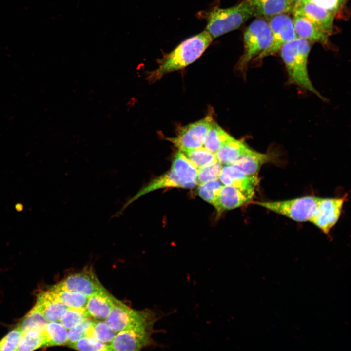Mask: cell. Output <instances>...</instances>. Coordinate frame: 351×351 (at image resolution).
Listing matches in <instances>:
<instances>
[{"label":"cell","mask_w":351,"mask_h":351,"mask_svg":"<svg viewBox=\"0 0 351 351\" xmlns=\"http://www.w3.org/2000/svg\"><path fill=\"white\" fill-rule=\"evenodd\" d=\"M93 320L88 319L69 329L67 332V344L86 337V332L87 328L92 324Z\"/></svg>","instance_id":"obj_35"},{"label":"cell","mask_w":351,"mask_h":351,"mask_svg":"<svg viewBox=\"0 0 351 351\" xmlns=\"http://www.w3.org/2000/svg\"><path fill=\"white\" fill-rule=\"evenodd\" d=\"M251 148L241 140L231 137L216 152V159L222 165H233Z\"/></svg>","instance_id":"obj_21"},{"label":"cell","mask_w":351,"mask_h":351,"mask_svg":"<svg viewBox=\"0 0 351 351\" xmlns=\"http://www.w3.org/2000/svg\"><path fill=\"white\" fill-rule=\"evenodd\" d=\"M44 347L62 345L67 343L66 329L58 322H48L43 330Z\"/></svg>","instance_id":"obj_23"},{"label":"cell","mask_w":351,"mask_h":351,"mask_svg":"<svg viewBox=\"0 0 351 351\" xmlns=\"http://www.w3.org/2000/svg\"><path fill=\"white\" fill-rule=\"evenodd\" d=\"M343 198H319L314 212L310 222L328 234L340 216Z\"/></svg>","instance_id":"obj_11"},{"label":"cell","mask_w":351,"mask_h":351,"mask_svg":"<svg viewBox=\"0 0 351 351\" xmlns=\"http://www.w3.org/2000/svg\"><path fill=\"white\" fill-rule=\"evenodd\" d=\"M253 9L254 16L269 19L275 15L292 12L293 6L289 0H247Z\"/></svg>","instance_id":"obj_19"},{"label":"cell","mask_w":351,"mask_h":351,"mask_svg":"<svg viewBox=\"0 0 351 351\" xmlns=\"http://www.w3.org/2000/svg\"><path fill=\"white\" fill-rule=\"evenodd\" d=\"M257 176L248 175L232 165H224L221 169L218 179L225 185L255 190L259 182Z\"/></svg>","instance_id":"obj_17"},{"label":"cell","mask_w":351,"mask_h":351,"mask_svg":"<svg viewBox=\"0 0 351 351\" xmlns=\"http://www.w3.org/2000/svg\"><path fill=\"white\" fill-rule=\"evenodd\" d=\"M268 23L272 34V44L266 51L254 60H261L266 57L275 54L283 45L297 38L292 20L285 13L271 17Z\"/></svg>","instance_id":"obj_9"},{"label":"cell","mask_w":351,"mask_h":351,"mask_svg":"<svg viewBox=\"0 0 351 351\" xmlns=\"http://www.w3.org/2000/svg\"><path fill=\"white\" fill-rule=\"evenodd\" d=\"M22 332L18 326L0 341V351H16Z\"/></svg>","instance_id":"obj_34"},{"label":"cell","mask_w":351,"mask_h":351,"mask_svg":"<svg viewBox=\"0 0 351 351\" xmlns=\"http://www.w3.org/2000/svg\"><path fill=\"white\" fill-rule=\"evenodd\" d=\"M48 322H59L69 307L55 299L49 291L39 294L34 306Z\"/></svg>","instance_id":"obj_18"},{"label":"cell","mask_w":351,"mask_h":351,"mask_svg":"<svg viewBox=\"0 0 351 351\" xmlns=\"http://www.w3.org/2000/svg\"><path fill=\"white\" fill-rule=\"evenodd\" d=\"M213 120L210 113L198 121L182 126L175 136L167 139L181 152L202 147Z\"/></svg>","instance_id":"obj_8"},{"label":"cell","mask_w":351,"mask_h":351,"mask_svg":"<svg viewBox=\"0 0 351 351\" xmlns=\"http://www.w3.org/2000/svg\"><path fill=\"white\" fill-rule=\"evenodd\" d=\"M231 137L213 120L207 133L203 146L215 154L220 147Z\"/></svg>","instance_id":"obj_25"},{"label":"cell","mask_w":351,"mask_h":351,"mask_svg":"<svg viewBox=\"0 0 351 351\" xmlns=\"http://www.w3.org/2000/svg\"><path fill=\"white\" fill-rule=\"evenodd\" d=\"M158 319L157 314L152 310H136L116 299L114 307L104 321L117 333L139 324Z\"/></svg>","instance_id":"obj_6"},{"label":"cell","mask_w":351,"mask_h":351,"mask_svg":"<svg viewBox=\"0 0 351 351\" xmlns=\"http://www.w3.org/2000/svg\"><path fill=\"white\" fill-rule=\"evenodd\" d=\"M90 316L85 308H68L61 317L59 322L66 329H70Z\"/></svg>","instance_id":"obj_30"},{"label":"cell","mask_w":351,"mask_h":351,"mask_svg":"<svg viewBox=\"0 0 351 351\" xmlns=\"http://www.w3.org/2000/svg\"><path fill=\"white\" fill-rule=\"evenodd\" d=\"M292 21L297 38L330 47L329 35L320 29L308 19L301 15H294Z\"/></svg>","instance_id":"obj_15"},{"label":"cell","mask_w":351,"mask_h":351,"mask_svg":"<svg viewBox=\"0 0 351 351\" xmlns=\"http://www.w3.org/2000/svg\"><path fill=\"white\" fill-rule=\"evenodd\" d=\"M213 40L205 30L184 40L159 60L158 67L147 74V80L153 83L166 74L192 64L202 55Z\"/></svg>","instance_id":"obj_1"},{"label":"cell","mask_w":351,"mask_h":351,"mask_svg":"<svg viewBox=\"0 0 351 351\" xmlns=\"http://www.w3.org/2000/svg\"><path fill=\"white\" fill-rule=\"evenodd\" d=\"M289 0L290 2V3L292 4V5L293 7L296 4H297L299 1H301V0Z\"/></svg>","instance_id":"obj_37"},{"label":"cell","mask_w":351,"mask_h":351,"mask_svg":"<svg viewBox=\"0 0 351 351\" xmlns=\"http://www.w3.org/2000/svg\"><path fill=\"white\" fill-rule=\"evenodd\" d=\"M273 157V153H262L250 149L232 165L248 175H257L261 166Z\"/></svg>","instance_id":"obj_20"},{"label":"cell","mask_w":351,"mask_h":351,"mask_svg":"<svg viewBox=\"0 0 351 351\" xmlns=\"http://www.w3.org/2000/svg\"><path fill=\"white\" fill-rule=\"evenodd\" d=\"M53 286L62 290L78 292L88 297L105 290L90 267L69 274Z\"/></svg>","instance_id":"obj_10"},{"label":"cell","mask_w":351,"mask_h":351,"mask_svg":"<svg viewBox=\"0 0 351 351\" xmlns=\"http://www.w3.org/2000/svg\"><path fill=\"white\" fill-rule=\"evenodd\" d=\"M68 345L70 348L78 351H111L109 345L87 336L83 337Z\"/></svg>","instance_id":"obj_33"},{"label":"cell","mask_w":351,"mask_h":351,"mask_svg":"<svg viewBox=\"0 0 351 351\" xmlns=\"http://www.w3.org/2000/svg\"><path fill=\"white\" fill-rule=\"evenodd\" d=\"M254 192V189L223 185L214 206L220 214L224 211L239 207L249 202L253 198Z\"/></svg>","instance_id":"obj_13"},{"label":"cell","mask_w":351,"mask_h":351,"mask_svg":"<svg viewBox=\"0 0 351 351\" xmlns=\"http://www.w3.org/2000/svg\"><path fill=\"white\" fill-rule=\"evenodd\" d=\"M171 169L182 182L195 187L198 169L181 151L174 156Z\"/></svg>","instance_id":"obj_22"},{"label":"cell","mask_w":351,"mask_h":351,"mask_svg":"<svg viewBox=\"0 0 351 351\" xmlns=\"http://www.w3.org/2000/svg\"><path fill=\"white\" fill-rule=\"evenodd\" d=\"M117 333L105 321H94L87 328L86 336L93 338L109 345Z\"/></svg>","instance_id":"obj_26"},{"label":"cell","mask_w":351,"mask_h":351,"mask_svg":"<svg viewBox=\"0 0 351 351\" xmlns=\"http://www.w3.org/2000/svg\"><path fill=\"white\" fill-rule=\"evenodd\" d=\"M292 12L307 18L329 35L333 32L335 14L313 2L301 0L294 6Z\"/></svg>","instance_id":"obj_12"},{"label":"cell","mask_w":351,"mask_h":351,"mask_svg":"<svg viewBox=\"0 0 351 351\" xmlns=\"http://www.w3.org/2000/svg\"><path fill=\"white\" fill-rule=\"evenodd\" d=\"M43 330H31L22 332L16 351H32L44 347Z\"/></svg>","instance_id":"obj_27"},{"label":"cell","mask_w":351,"mask_h":351,"mask_svg":"<svg viewBox=\"0 0 351 351\" xmlns=\"http://www.w3.org/2000/svg\"><path fill=\"white\" fill-rule=\"evenodd\" d=\"M167 187L192 188L195 187L181 181L171 169L142 187L133 197L125 203L117 214H120L131 204L146 194L159 189Z\"/></svg>","instance_id":"obj_14"},{"label":"cell","mask_w":351,"mask_h":351,"mask_svg":"<svg viewBox=\"0 0 351 351\" xmlns=\"http://www.w3.org/2000/svg\"><path fill=\"white\" fill-rule=\"evenodd\" d=\"M48 322L34 307L18 325L22 332L31 330H43Z\"/></svg>","instance_id":"obj_29"},{"label":"cell","mask_w":351,"mask_h":351,"mask_svg":"<svg viewBox=\"0 0 351 351\" xmlns=\"http://www.w3.org/2000/svg\"><path fill=\"white\" fill-rule=\"evenodd\" d=\"M156 320H150L117 333L109 344L111 351H139L153 344V326Z\"/></svg>","instance_id":"obj_7"},{"label":"cell","mask_w":351,"mask_h":351,"mask_svg":"<svg viewBox=\"0 0 351 351\" xmlns=\"http://www.w3.org/2000/svg\"><path fill=\"white\" fill-rule=\"evenodd\" d=\"M222 167V165L217 161L198 169L196 178L197 184L218 179Z\"/></svg>","instance_id":"obj_32"},{"label":"cell","mask_w":351,"mask_h":351,"mask_svg":"<svg viewBox=\"0 0 351 351\" xmlns=\"http://www.w3.org/2000/svg\"><path fill=\"white\" fill-rule=\"evenodd\" d=\"M309 1L335 14L343 8L345 0H301Z\"/></svg>","instance_id":"obj_36"},{"label":"cell","mask_w":351,"mask_h":351,"mask_svg":"<svg viewBox=\"0 0 351 351\" xmlns=\"http://www.w3.org/2000/svg\"><path fill=\"white\" fill-rule=\"evenodd\" d=\"M182 152L198 169L217 161L215 154L204 146Z\"/></svg>","instance_id":"obj_28"},{"label":"cell","mask_w":351,"mask_h":351,"mask_svg":"<svg viewBox=\"0 0 351 351\" xmlns=\"http://www.w3.org/2000/svg\"><path fill=\"white\" fill-rule=\"evenodd\" d=\"M253 16L252 7L247 0L231 7L214 8L207 13L205 31L214 39L239 28Z\"/></svg>","instance_id":"obj_3"},{"label":"cell","mask_w":351,"mask_h":351,"mask_svg":"<svg viewBox=\"0 0 351 351\" xmlns=\"http://www.w3.org/2000/svg\"><path fill=\"white\" fill-rule=\"evenodd\" d=\"M116 299L105 289L88 297L85 309L91 317L104 321L114 307Z\"/></svg>","instance_id":"obj_16"},{"label":"cell","mask_w":351,"mask_h":351,"mask_svg":"<svg viewBox=\"0 0 351 351\" xmlns=\"http://www.w3.org/2000/svg\"><path fill=\"white\" fill-rule=\"evenodd\" d=\"M272 42L268 23L261 18L252 21L244 32V51L237 63V70L245 73L250 62L266 51Z\"/></svg>","instance_id":"obj_4"},{"label":"cell","mask_w":351,"mask_h":351,"mask_svg":"<svg viewBox=\"0 0 351 351\" xmlns=\"http://www.w3.org/2000/svg\"><path fill=\"white\" fill-rule=\"evenodd\" d=\"M223 185L219 180H213L199 185L197 192L203 199L214 205Z\"/></svg>","instance_id":"obj_31"},{"label":"cell","mask_w":351,"mask_h":351,"mask_svg":"<svg viewBox=\"0 0 351 351\" xmlns=\"http://www.w3.org/2000/svg\"><path fill=\"white\" fill-rule=\"evenodd\" d=\"M319 197L305 196L282 201L255 203L272 212L297 222L310 221L316 209Z\"/></svg>","instance_id":"obj_5"},{"label":"cell","mask_w":351,"mask_h":351,"mask_svg":"<svg viewBox=\"0 0 351 351\" xmlns=\"http://www.w3.org/2000/svg\"><path fill=\"white\" fill-rule=\"evenodd\" d=\"M48 291L55 299L69 308H85L88 297L82 293L60 290L54 286Z\"/></svg>","instance_id":"obj_24"},{"label":"cell","mask_w":351,"mask_h":351,"mask_svg":"<svg viewBox=\"0 0 351 351\" xmlns=\"http://www.w3.org/2000/svg\"><path fill=\"white\" fill-rule=\"evenodd\" d=\"M311 49L309 41L296 38L282 46L279 50L288 75V82L310 91L324 100L314 88L308 70V56Z\"/></svg>","instance_id":"obj_2"}]
</instances>
